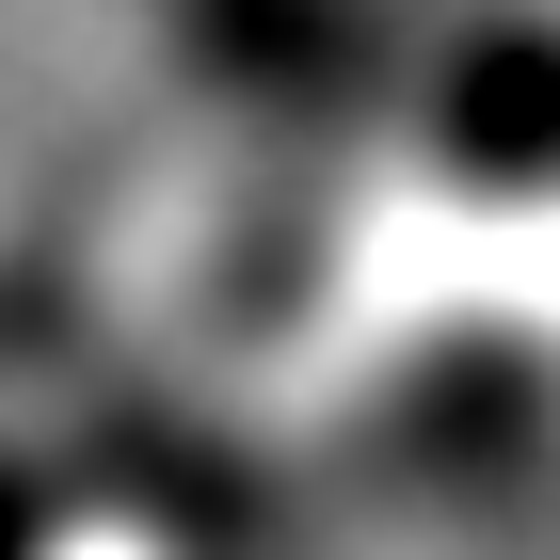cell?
<instances>
[{
    "label": "cell",
    "mask_w": 560,
    "mask_h": 560,
    "mask_svg": "<svg viewBox=\"0 0 560 560\" xmlns=\"http://www.w3.org/2000/svg\"><path fill=\"white\" fill-rule=\"evenodd\" d=\"M0 560H33V513H16V497H0Z\"/></svg>",
    "instance_id": "7a4b0ae2"
},
{
    "label": "cell",
    "mask_w": 560,
    "mask_h": 560,
    "mask_svg": "<svg viewBox=\"0 0 560 560\" xmlns=\"http://www.w3.org/2000/svg\"><path fill=\"white\" fill-rule=\"evenodd\" d=\"M465 176H560V33H480L448 81Z\"/></svg>",
    "instance_id": "6da1fadb"
}]
</instances>
